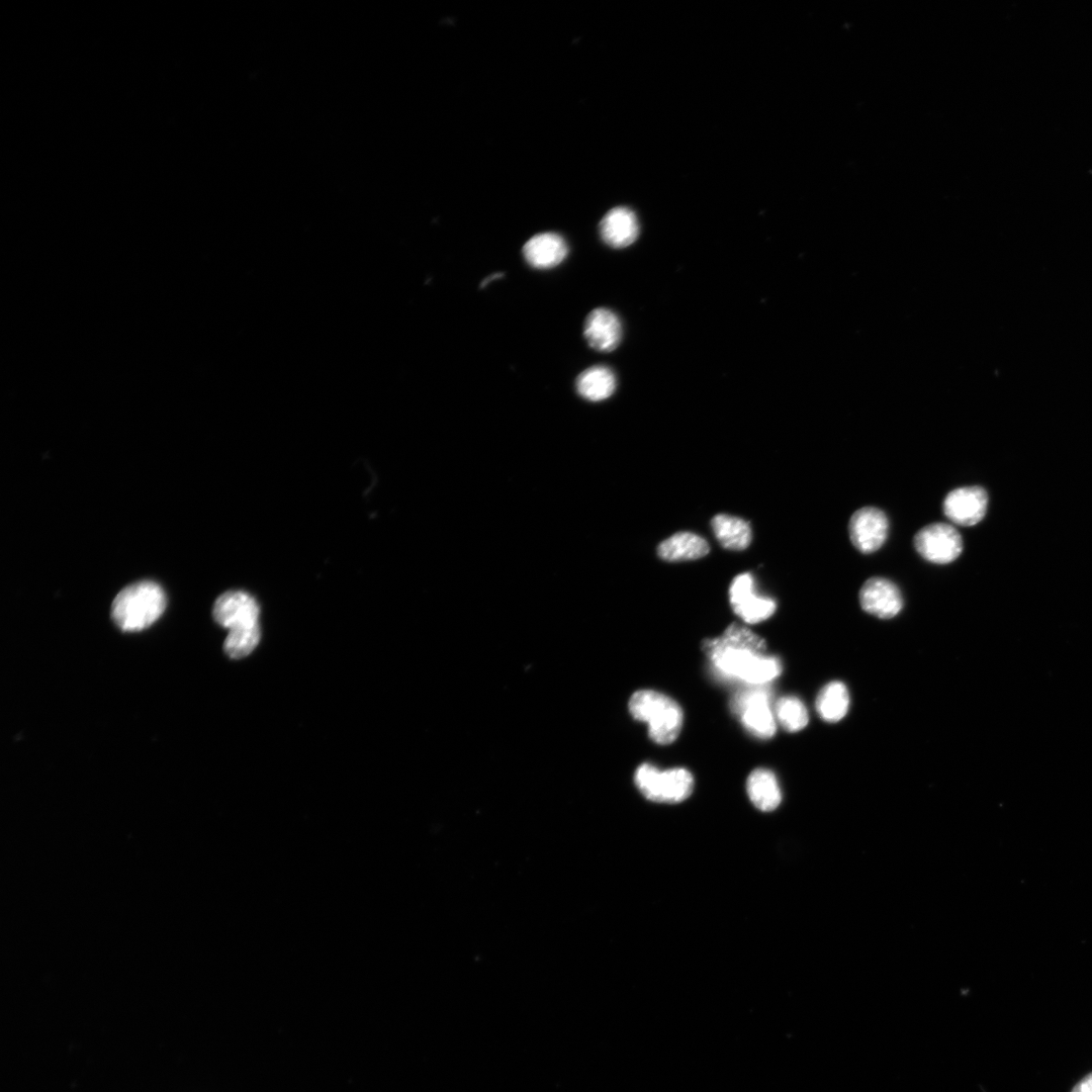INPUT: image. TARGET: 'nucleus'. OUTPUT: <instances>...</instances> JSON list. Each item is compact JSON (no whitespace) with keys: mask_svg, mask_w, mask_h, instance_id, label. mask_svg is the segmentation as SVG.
<instances>
[{"mask_svg":"<svg viewBox=\"0 0 1092 1092\" xmlns=\"http://www.w3.org/2000/svg\"><path fill=\"white\" fill-rule=\"evenodd\" d=\"M703 649L720 675L748 686L767 685L782 672L780 659L765 653V641L737 623L721 636L705 640Z\"/></svg>","mask_w":1092,"mask_h":1092,"instance_id":"1","label":"nucleus"},{"mask_svg":"<svg viewBox=\"0 0 1092 1092\" xmlns=\"http://www.w3.org/2000/svg\"><path fill=\"white\" fill-rule=\"evenodd\" d=\"M166 608V596L155 581L141 580L123 587L114 598L111 617L122 631H141L155 623Z\"/></svg>","mask_w":1092,"mask_h":1092,"instance_id":"2","label":"nucleus"},{"mask_svg":"<svg viewBox=\"0 0 1092 1092\" xmlns=\"http://www.w3.org/2000/svg\"><path fill=\"white\" fill-rule=\"evenodd\" d=\"M629 711L634 719L648 724V735L653 742L669 744L681 729L682 711L671 698L652 690H640L629 701Z\"/></svg>","mask_w":1092,"mask_h":1092,"instance_id":"3","label":"nucleus"},{"mask_svg":"<svg viewBox=\"0 0 1092 1092\" xmlns=\"http://www.w3.org/2000/svg\"><path fill=\"white\" fill-rule=\"evenodd\" d=\"M634 782L646 799L661 803L681 802L694 789V779L688 769L673 767L659 770L647 762L637 767Z\"/></svg>","mask_w":1092,"mask_h":1092,"instance_id":"4","label":"nucleus"},{"mask_svg":"<svg viewBox=\"0 0 1092 1092\" xmlns=\"http://www.w3.org/2000/svg\"><path fill=\"white\" fill-rule=\"evenodd\" d=\"M730 707L750 734L761 739L775 735L776 716L770 707V693L766 685L748 686L741 690L732 698Z\"/></svg>","mask_w":1092,"mask_h":1092,"instance_id":"5","label":"nucleus"},{"mask_svg":"<svg viewBox=\"0 0 1092 1092\" xmlns=\"http://www.w3.org/2000/svg\"><path fill=\"white\" fill-rule=\"evenodd\" d=\"M914 547L926 561L948 564L962 553L964 544L960 532L946 523H931L922 527L914 536Z\"/></svg>","mask_w":1092,"mask_h":1092,"instance_id":"6","label":"nucleus"},{"mask_svg":"<svg viewBox=\"0 0 1092 1092\" xmlns=\"http://www.w3.org/2000/svg\"><path fill=\"white\" fill-rule=\"evenodd\" d=\"M729 602L734 613L749 624L768 619L777 609L775 600L757 594L754 578L749 572L733 578L729 587Z\"/></svg>","mask_w":1092,"mask_h":1092,"instance_id":"7","label":"nucleus"},{"mask_svg":"<svg viewBox=\"0 0 1092 1092\" xmlns=\"http://www.w3.org/2000/svg\"><path fill=\"white\" fill-rule=\"evenodd\" d=\"M848 533L852 545L861 553L879 550L888 538L889 520L876 507H862L850 517Z\"/></svg>","mask_w":1092,"mask_h":1092,"instance_id":"8","label":"nucleus"},{"mask_svg":"<svg viewBox=\"0 0 1092 1092\" xmlns=\"http://www.w3.org/2000/svg\"><path fill=\"white\" fill-rule=\"evenodd\" d=\"M988 493L979 485L957 487L950 490L942 503L944 516L956 525L974 526L987 513Z\"/></svg>","mask_w":1092,"mask_h":1092,"instance_id":"9","label":"nucleus"},{"mask_svg":"<svg viewBox=\"0 0 1092 1092\" xmlns=\"http://www.w3.org/2000/svg\"><path fill=\"white\" fill-rule=\"evenodd\" d=\"M862 610L881 619H890L903 608V597L899 587L890 579L873 576L861 585L858 594Z\"/></svg>","mask_w":1092,"mask_h":1092,"instance_id":"10","label":"nucleus"},{"mask_svg":"<svg viewBox=\"0 0 1092 1092\" xmlns=\"http://www.w3.org/2000/svg\"><path fill=\"white\" fill-rule=\"evenodd\" d=\"M260 609L256 600L243 590H229L220 595L212 609L214 621L231 630L259 623Z\"/></svg>","mask_w":1092,"mask_h":1092,"instance_id":"11","label":"nucleus"},{"mask_svg":"<svg viewBox=\"0 0 1092 1092\" xmlns=\"http://www.w3.org/2000/svg\"><path fill=\"white\" fill-rule=\"evenodd\" d=\"M583 335L588 345L600 352L615 350L622 339V325L610 309L599 307L585 318Z\"/></svg>","mask_w":1092,"mask_h":1092,"instance_id":"12","label":"nucleus"},{"mask_svg":"<svg viewBox=\"0 0 1092 1092\" xmlns=\"http://www.w3.org/2000/svg\"><path fill=\"white\" fill-rule=\"evenodd\" d=\"M565 240L555 233L533 236L523 247L526 262L533 268L549 269L558 266L567 256Z\"/></svg>","mask_w":1092,"mask_h":1092,"instance_id":"13","label":"nucleus"},{"mask_svg":"<svg viewBox=\"0 0 1092 1092\" xmlns=\"http://www.w3.org/2000/svg\"><path fill=\"white\" fill-rule=\"evenodd\" d=\"M600 234L605 244L622 249L633 244L639 234L635 213L623 206L608 211L600 222Z\"/></svg>","mask_w":1092,"mask_h":1092,"instance_id":"14","label":"nucleus"},{"mask_svg":"<svg viewBox=\"0 0 1092 1092\" xmlns=\"http://www.w3.org/2000/svg\"><path fill=\"white\" fill-rule=\"evenodd\" d=\"M709 549L703 537L692 532H678L658 545L657 554L665 561L677 562L701 558Z\"/></svg>","mask_w":1092,"mask_h":1092,"instance_id":"15","label":"nucleus"},{"mask_svg":"<svg viewBox=\"0 0 1092 1092\" xmlns=\"http://www.w3.org/2000/svg\"><path fill=\"white\" fill-rule=\"evenodd\" d=\"M746 791L751 803L764 812L777 809L782 801L777 778L766 768L758 767L750 772L746 781Z\"/></svg>","mask_w":1092,"mask_h":1092,"instance_id":"16","label":"nucleus"},{"mask_svg":"<svg viewBox=\"0 0 1092 1092\" xmlns=\"http://www.w3.org/2000/svg\"><path fill=\"white\" fill-rule=\"evenodd\" d=\"M576 390L590 401L610 397L616 389V376L607 366L596 365L583 370L576 378Z\"/></svg>","mask_w":1092,"mask_h":1092,"instance_id":"17","label":"nucleus"},{"mask_svg":"<svg viewBox=\"0 0 1092 1092\" xmlns=\"http://www.w3.org/2000/svg\"><path fill=\"white\" fill-rule=\"evenodd\" d=\"M711 525L715 537L725 549L743 550L751 542L750 525L739 517L719 514L712 519Z\"/></svg>","mask_w":1092,"mask_h":1092,"instance_id":"18","label":"nucleus"},{"mask_svg":"<svg viewBox=\"0 0 1092 1092\" xmlns=\"http://www.w3.org/2000/svg\"><path fill=\"white\" fill-rule=\"evenodd\" d=\"M849 702L845 685L834 680L825 685L818 693L816 710L824 721L837 722L846 715Z\"/></svg>","mask_w":1092,"mask_h":1092,"instance_id":"19","label":"nucleus"},{"mask_svg":"<svg viewBox=\"0 0 1092 1092\" xmlns=\"http://www.w3.org/2000/svg\"><path fill=\"white\" fill-rule=\"evenodd\" d=\"M260 637L259 623L231 629L223 643L224 652L233 659L245 657L255 649Z\"/></svg>","mask_w":1092,"mask_h":1092,"instance_id":"20","label":"nucleus"},{"mask_svg":"<svg viewBox=\"0 0 1092 1092\" xmlns=\"http://www.w3.org/2000/svg\"><path fill=\"white\" fill-rule=\"evenodd\" d=\"M775 716L788 732L802 730L809 721L804 703L794 696H786L778 700L775 705Z\"/></svg>","mask_w":1092,"mask_h":1092,"instance_id":"21","label":"nucleus"},{"mask_svg":"<svg viewBox=\"0 0 1092 1092\" xmlns=\"http://www.w3.org/2000/svg\"><path fill=\"white\" fill-rule=\"evenodd\" d=\"M1071 1092H1092V1073L1077 1083Z\"/></svg>","mask_w":1092,"mask_h":1092,"instance_id":"22","label":"nucleus"},{"mask_svg":"<svg viewBox=\"0 0 1092 1092\" xmlns=\"http://www.w3.org/2000/svg\"><path fill=\"white\" fill-rule=\"evenodd\" d=\"M503 276H504V273H494V274H492V275H491L490 277H487L486 279H484V280H483V281L481 282V284H480V288H482V287L486 286V285H487V284H488V283H489L490 281H492V280H495V279H498V278H500V277H503Z\"/></svg>","mask_w":1092,"mask_h":1092,"instance_id":"23","label":"nucleus"}]
</instances>
